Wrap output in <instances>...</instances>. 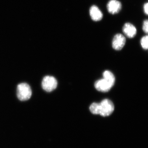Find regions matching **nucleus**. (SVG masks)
<instances>
[{
	"mask_svg": "<svg viewBox=\"0 0 148 148\" xmlns=\"http://www.w3.org/2000/svg\"><path fill=\"white\" fill-rule=\"evenodd\" d=\"M114 110V106L112 101L109 99H104L99 103V115L103 117L108 116Z\"/></svg>",
	"mask_w": 148,
	"mask_h": 148,
	"instance_id": "f257e3e1",
	"label": "nucleus"
},
{
	"mask_svg": "<svg viewBox=\"0 0 148 148\" xmlns=\"http://www.w3.org/2000/svg\"><path fill=\"white\" fill-rule=\"evenodd\" d=\"M32 90L29 84L25 83L20 84L17 87V96L21 101H26L31 98Z\"/></svg>",
	"mask_w": 148,
	"mask_h": 148,
	"instance_id": "f03ea898",
	"label": "nucleus"
},
{
	"mask_svg": "<svg viewBox=\"0 0 148 148\" xmlns=\"http://www.w3.org/2000/svg\"><path fill=\"white\" fill-rule=\"evenodd\" d=\"M57 84V81L55 78L51 76H47L42 80V86L46 91L50 92L56 88Z\"/></svg>",
	"mask_w": 148,
	"mask_h": 148,
	"instance_id": "7ed1b4c3",
	"label": "nucleus"
},
{
	"mask_svg": "<svg viewBox=\"0 0 148 148\" xmlns=\"http://www.w3.org/2000/svg\"><path fill=\"white\" fill-rule=\"evenodd\" d=\"M95 88L96 90L102 92H107L110 90L114 85L105 79L98 80L95 82Z\"/></svg>",
	"mask_w": 148,
	"mask_h": 148,
	"instance_id": "20e7f679",
	"label": "nucleus"
},
{
	"mask_svg": "<svg viewBox=\"0 0 148 148\" xmlns=\"http://www.w3.org/2000/svg\"><path fill=\"white\" fill-rule=\"evenodd\" d=\"M125 42L126 40L123 35L121 34H117L113 39L112 47L115 50H121L124 46Z\"/></svg>",
	"mask_w": 148,
	"mask_h": 148,
	"instance_id": "39448f33",
	"label": "nucleus"
},
{
	"mask_svg": "<svg viewBox=\"0 0 148 148\" xmlns=\"http://www.w3.org/2000/svg\"><path fill=\"white\" fill-rule=\"evenodd\" d=\"M121 3L117 0H110L107 5V9L110 13L115 14L119 12L121 10Z\"/></svg>",
	"mask_w": 148,
	"mask_h": 148,
	"instance_id": "423d86ee",
	"label": "nucleus"
},
{
	"mask_svg": "<svg viewBox=\"0 0 148 148\" xmlns=\"http://www.w3.org/2000/svg\"><path fill=\"white\" fill-rule=\"evenodd\" d=\"M123 32L125 36L130 38H134L137 34V29L134 25L130 23L124 24L123 28Z\"/></svg>",
	"mask_w": 148,
	"mask_h": 148,
	"instance_id": "0eeeda50",
	"label": "nucleus"
},
{
	"mask_svg": "<svg viewBox=\"0 0 148 148\" xmlns=\"http://www.w3.org/2000/svg\"><path fill=\"white\" fill-rule=\"evenodd\" d=\"M90 17L93 21H100L103 18V13L98 7L92 5L90 9Z\"/></svg>",
	"mask_w": 148,
	"mask_h": 148,
	"instance_id": "6e6552de",
	"label": "nucleus"
},
{
	"mask_svg": "<svg viewBox=\"0 0 148 148\" xmlns=\"http://www.w3.org/2000/svg\"><path fill=\"white\" fill-rule=\"evenodd\" d=\"M103 78L112 84L113 85L115 82V77L112 72L109 71H106L103 73Z\"/></svg>",
	"mask_w": 148,
	"mask_h": 148,
	"instance_id": "1a4fd4ad",
	"label": "nucleus"
},
{
	"mask_svg": "<svg viewBox=\"0 0 148 148\" xmlns=\"http://www.w3.org/2000/svg\"><path fill=\"white\" fill-rule=\"evenodd\" d=\"M90 112L95 115H99V103H93L91 104L89 107Z\"/></svg>",
	"mask_w": 148,
	"mask_h": 148,
	"instance_id": "9d476101",
	"label": "nucleus"
},
{
	"mask_svg": "<svg viewBox=\"0 0 148 148\" xmlns=\"http://www.w3.org/2000/svg\"><path fill=\"white\" fill-rule=\"evenodd\" d=\"M141 45L144 49H148V35L145 36L141 40Z\"/></svg>",
	"mask_w": 148,
	"mask_h": 148,
	"instance_id": "9b49d317",
	"label": "nucleus"
},
{
	"mask_svg": "<svg viewBox=\"0 0 148 148\" xmlns=\"http://www.w3.org/2000/svg\"><path fill=\"white\" fill-rule=\"evenodd\" d=\"M143 31L148 34V20H146L144 21L143 24Z\"/></svg>",
	"mask_w": 148,
	"mask_h": 148,
	"instance_id": "f8f14e48",
	"label": "nucleus"
},
{
	"mask_svg": "<svg viewBox=\"0 0 148 148\" xmlns=\"http://www.w3.org/2000/svg\"><path fill=\"white\" fill-rule=\"evenodd\" d=\"M144 10L145 13L148 15V3H146L144 5Z\"/></svg>",
	"mask_w": 148,
	"mask_h": 148,
	"instance_id": "ddd939ff",
	"label": "nucleus"
}]
</instances>
